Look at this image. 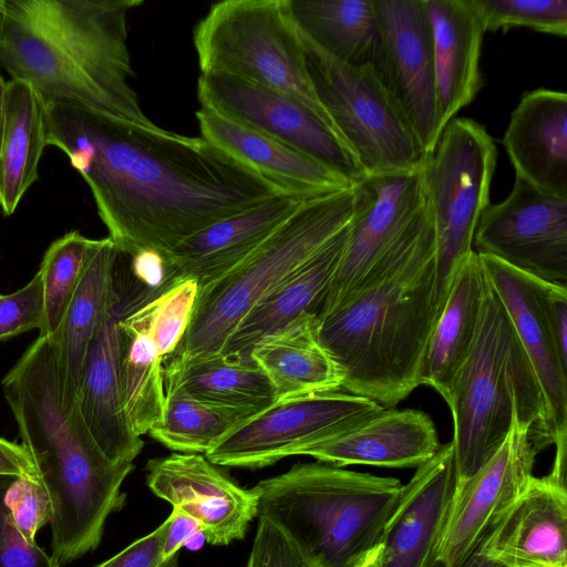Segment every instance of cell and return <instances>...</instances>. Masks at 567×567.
<instances>
[{"mask_svg": "<svg viewBox=\"0 0 567 567\" xmlns=\"http://www.w3.org/2000/svg\"><path fill=\"white\" fill-rule=\"evenodd\" d=\"M123 318L113 284L91 341L76 392L79 410L97 445L116 464H132L144 442L126 416L118 373L117 323Z\"/></svg>", "mask_w": 567, "mask_h": 567, "instance_id": "44dd1931", "label": "cell"}, {"mask_svg": "<svg viewBox=\"0 0 567 567\" xmlns=\"http://www.w3.org/2000/svg\"><path fill=\"white\" fill-rule=\"evenodd\" d=\"M193 43L200 74L227 75L286 94L333 128L312 87L288 0L214 3L195 25Z\"/></svg>", "mask_w": 567, "mask_h": 567, "instance_id": "ba28073f", "label": "cell"}, {"mask_svg": "<svg viewBox=\"0 0 567 567\" xmlns=\"http://www.w3.org/2000/svg\"><path fill=\"white\" fill-rule=\"evenodd\" d=\"M494 140L472 118L454 117L420 168L435 236L436 293L442 310L453 277L473 252L478 219L491 204Z\"/></svg>", "mask_w": 567, "mask_h": 567, "instance_id": "9c48e42d", "label": "cell"}, {"mask_svg": "<svg viewBox=\"0 0 567 567\" xmlns=\"http://www.w3.org/2000/svg\"><path fill=\"white\" fill-rule=\"evenodd\" d=\"M197 295V281L187 279L132 313L155 342L164 363L176 352L188 328Z\"/></svg>", "mask_w": 567, "mask_h": 567, "instance_id": "74e56055", "label": "cell"}, {"mask_svg": "<svg viewBox=\"0 0 567 567\" xmlns=\"http://www.w3.org/2000/svg\"><path fill=\"white\" fill-rule=\"evenodd\" d=\"M0 475L37 478L35 465L21 444L0 437Z\"/></svg>", "mask_w": 567, "mask_h": 567, "instance_id": "bcb514c9", "label": "cell"}, {"mask_svg": "<svg viewBox=\"0 0 567 567\" xmlns=\"http://www.w3.org/2000/svg\"><path fill=\"white\" fill-rule=\"evenodd\" d=\"M8 81L0 74V107L2 106Z\"/></svg>", "mask_w": 567, "mask_h": 567, "instance_id": "681fc988", "label": "cell"}, {"mask_svg": "<svg viewBox=\"0 0 567 567\" xmlns=\"http://www.w3.org/2000/svg\"><path fill=\"white\" fill-rule=\"evenodd\" d=\"M447 405L454 424L455 485L498 449L516 413L530 426L540 451L551 444L534 370L487 278L477 337Z\"/></svg>", "mask_w": 567, "mask_h": 567, "instance_id": "8992f818", "label": "cell"}, {"mask_svg": "<svg viewBox=\"0 0 567 567\" xmlns=\"http://www.w3.org/2000/svg\"><path fill=\"white\" fill-rule=\"evenodd\" d=\"M117 247L111 238L92 239L85 265L55 342L64 391L76 399L91 341L107 308Z\"/></svg>", "mask_w": 567, "mask_h": 567, "instance_id": "f546056e", "label": "cell"}, {"mask_svg": "<svg viewBox=\"0 0 567 567\" xmlns=\"http://www.w3.org/2000/svg\"><path fill=\"white\" fill-rule=\"evenodd\" d=\"M473 250L549 285L567 287V198L515 176L508 196L481 215Z\"/></svg>", "mask_w": 567, "mask_h": 567, "instance_id": "7c38bea8", "label": "cell"}, {"mask_svg": "<svg viewBox=\"0 0 567 567\" xmlns=\"http://www.w3.org/2000/svg\"><path fill=\"white\" fill-rule=\"evenodd\" d=\"M431 25L439 138L480 92L485 30L471 0H425Z\"/></svg>", "mask_w": 567, "mask_h": 567, "instance_id": "484cf974", "label": "cell"}, {"mask_svg": "<svg viewBox=\"0 0 567 567\" xmlns=\"http://www.w3.org/2000/svg\"><path fill=\"white\" fill-rule=\"evenodd\" d=\"M117 346L124 410L133 431L142 436L161 421L164 412V359L132 315L118 320Z\"/></svg>", "mask_w": 567, "mask_h": 567, "instance_id": "836d02e7", "label": "cell"}, {"mask_svg": "<svg viewBox=\"0 0 567 567\" xmlns=\"http://www.w3.org/2000/svg\"><path fill=\"white\" fill-rule=\"evenodd\" d=\"M456 484L453 443L416 467L388 519L378 567H431Z\"/></svg>", "mask_w": 567, "mask_h": 567, "instance_id": "ffe728a7", "label": "cell"}, {"mask_svg": "<svg viewBox=\"0 0 567 567\" xmlns=\"http://www.w3.org/2000/svg\"><path fill=\"white\" fill-rule=\"evenodd\" d=\"M2 126H3V118H2V106L0 107V144H1V137H2Z\"/></svg>", "mask_w": 567, "mask_h": 567, "instance_id": "816d5d0a", "label": "cell"}, {"mask_svg": "<svg viewBox=\"0 0 567 567\" xmlns=\"http://www.w3.org/2000/svg\"><path fill=\"white\" fill-rule=\"evenodd\" d=\"M486 31L525 27L567 35V0H471Z\"/></svg>", "mask_w": 567, "mask_h": 567, "instance_id": "f35d334b", "label": "cell"}, {"mask_svg": "<svg viewBox=\"0 0 567 567\" xmlns=\"http://www.w3.org/2000/svg\"><path fill=\"white\" fill-rule=\"evenodd\" d=\"M21 445L51 501L52 556L66 565L101 543L134 464L112 462L91 434L74 396L64 392L55 342L39 336L2 380Z\"/></svg>", "mask_w": 567, "mask_h": 567, "instance_id": "3957f363", "label": "cell"}, {"mask_svg": "<svg viewBox=\"0 0 567 567\" xmlns=\"http://www.w3.org/2000/svg\"><path fill=\"white\" fill-rule=\"evenodd\" d=\"M431 567H442L437 561H434ZM460 567H504L498 563L483 556L475 549Z\"/></svg>", "mask_w": 567, "mask_h": 567, "instance_id": "7dc6e473", "label": "cell"}, {"mask_svg": "<svg viewBox=\"0 0 567 567\" xmlns=\"http://www.w3.org/2000/svg\"><path fill=\"white\" fill-rule=\"evenodd\" d=\"M3 12H4V0H0V28L3 20Z\"/></svg>", "mask_w": 567, "mask_h": 567, "instance_id": "f907efd6", "label": "cell"}, {"mask_svg": "<svg viewBox=\"0 0 567 567\" xmlns=\"http://www.w3.org/2000/svg\"><path fill=\"white\" fill-rule=\"evenodd\" d=\"M250 359L272 384L276 403L342 390V371L319 341L315 313H305L260 340Z\"/></svg>", "mask_w": 567, "mask_h": 567, "instance_id": "f1b7e54d", "label": "cell"}, {"mask_svg": "<svg viewBox=\"0 0 567 567\" xmlns=\"http://www.w3.org/2000/svg\"><path fill=\"white\" fill-rule=\"evenodd\" d=\"M172 522L169 516L150 534L134 540L94 567H179L178 554L165 558L164 544Z\"/></svg>", "mask_w": 567, "mask_h": 567, "instance_id": "ee69618b", "label": "cell"}, {"mask_svg": "<svg viewBox=\"0 0 567 567\" xmlns=\"http://www.w3.org/2000/svg\"><path fill=\"white\" fill-rule=\"evenodd\" d=\"M440 312L435 236L424 203L357 286L318 317V338L342 371V390L386 409L405 400L420 385Z\"/></svg>", "mask_w": 567, "mask_h": 567, "instance_id": "7a4b0ae2", "label": "cell"}, {"mask_svg": "<svg viewBox=\"0 0 567 567\" xmlns=\"http://www.w3.org/2000/svg\"><path fill=\"white\" fill-rule=\"evenodd\" d=\"M476 549L504 567H567L566 477L533 476Z\"/></svg>", "mask_w": 567, "mask_h": 567, "instance_id": "d6986e66", "label": "cell"}, {"mask_svg": "<svg viewBox=\"0 0 567 567\" xmlns=\"http://www.w3.org/2000/svg\"><path fill=\"white\" fill-rule=\"evenodd\" d=\"M539 452L530 426L516 413L498 449L473 475L455 485L435 561L442 567H460L465 561L524 492Z\"/></svg>", "mask_w": 567, "mask_h": 567, "instance_id": "9a60e30c", "label": "cell"}, {"mask_svg": "<svg viewBox=\"0 0 567 567\" xmlns=\"http://www.w3.org/2000/svg\"><path fill=\"white\" fill-rule=\"evenodd\" d=\"M44 301L39 271L19 290L0 295V341L39 329L43 322Z\"/></svg>", "mask_w": 567, "mask_h": 567, "instance_id": "60d3db41", "label": "cell"}, {"mask_svg": "<svg viewBox=\"0 0 567 567\" xmlns=\"http://www.w3.org/2000/svg\"><path fill=\"white\" fill-rule=\"evenodd\" d=\"M204 454L172 453L148 460L146 484L155 496L195 519L205 540L225 546L245 537L257 499Z\"/></svg>", "mask_w": 567, "mask_h": 567, "instance_id": "2e32d148", "label": "cell"}, {"mask_svg": "<svg viewBox=\"0 0 567 567\" xmlns=\"http://www.w3.org/2000/svg\"><path fill=\"white\" fill-rule=\"evenodd\" d=\"M164 378L188 395L215 405L261 412L276 403L272 384L252 360L221 353L172 357L164 363Z\"/></svg>", "mask_w": 567, "mask_h": 567, "instance_id": "1f68e13d", "label": "cell"}, {"mask_svg": "<svg viewBox=\"0 0 567 567\" xmlns=\"http://www.w3.org/2000/svg\"><path fill=\"white\" fill-rule=\"evenodd\" d=\"M195 116L202 137L278 185L284 193L310 199L354 186L307 154L210 107L200 106Z\"/></svg>", "mask_w": 567, "mask_h": 567, "instance_id": "7402d4cb", "label": "cell"}, {"mask_svg": "<svg viewBox=\"0 0 567 567\" xmlns=\"http://www.w3.org/2000/svg\"><path fill=\"white\" fill-rule=\"evenodd\" d=\"M485 287V271L473 251L453 277L419 375V384L434 389L446 404L477 337Z\"/></svg>", "mask_w": 567, "mask_h": 567, "instance_id": "83f0119b", "label": "cell"}, {"mask_svg": "<svg viewBox=\"0 0 567 567\" xmlns=\"http://www.w3.org/2000/svg\"><path fill=\"white\" fill-rule=\"evenodd\" d=\"M179 282L169 254L154 248H141L132 254L118 249L112 284L123 317L146 307Z\"/></svg>", "mask_w": 567, "mask_h": 567, "instance_id": "8d00e7d4", "label": "cell"}, {"mask_svg": "<svg viewBox=\"0 0 567 567\" xmlns=\"http://www.w3.org/2000/svg\"><path fill=\"white\" fill-rule=\"evenodd\" d=\"M373 3L378 40L370 64L427 155L439 135L433 44L425 0Z\"/></svg>", "mask_w": 567, "mask_h": 567, "instance_id": "4fadbf2b", "label": "cell"}, {"mask_svg": "<svg viewBox=\"0 0 567 567\" xmlns=\"http://www.w3.org/2000/svg\"><path fill=\"white\" fill-rule=\"evenodd\" d=\"M4 504L20 535L31 544L37 543V533L50 523L52 515L50 497L39 477H14Z\"/></svg>", "mask_w": 567, "mask_h": 567, "instance_id": "ab89813d", "label": "cell"}, {"mask_svg": "<svg viewBox=\"0 0 567 567\" xmlns=\"http://www.w3.org/2000/svg\"><path fill=\"white\" fill-rule=\"evenodd\" d=\"M2 118L0 207L4 216H11L39 179V163L48 146L44 102L30 84L9 80Z\"/></svg>", "mask_w": 567, "mask_h": 567, "instance_id": "4dcf8cb0", "label": "cell"}, {"mask_svg": "<svg viewBox=\"0 0 567 567\" xmlns=\"http://www.w3.org/2000/svg\"><path fill=\"white\" fill-rule=\"evenodd\" d=\"M43 102L47 145L68 156L109 238L126 254H169L208 226L284 193L202 136Z\"/></svg>", "mask_w": 567, "mask_h": 567, "instance_id": "6da1fadb", "label": "cell"}, {"mask_svg": "<svg viewBox=\"0 0 567 567\" xmlns=\"http://www.w3.org/2000/svg\"><path fill=\"white\" fill-rule=\"evenodd\" d=\"M350 223L269 290L239 321L221 354L251 360L252 348L305 313L319 315L349 239Z\"/></svg>", "mask_w": 567, "mask_h": 567, "instance_id": "d4e9b609", "label": "cell"}, {"mask_svg": "<svg viewBox=\"0 0 567 567\" xmlns=\"http://www.w3.org/2000/svg\"><path fill=\"white\" fill-rule=\"evenodd\" d=\"M197 97L200 106L307 154L353 185L365 177L334 130L315 111L286 94L227 75L200 74Z\"/></svg>", "mask_w": 567, "mask_h": 567, "instance_id": "5bb4252c", "label": "cell"}, {"mask_svg": "<svg viewBox=\"0 0 567 567\" xmlns=\"http://www.w3.org/2000/svg\"><path fill=\"white\" fill-rule=\"evenodd\" d=\"M380 554V545L371 550L357 566L354 567H373L378 564Z\"/></svg>", "mask_w": 567, "mask_h": 567, "instance_id": "c3c4849f", "label": "cell"}, {"mask_svg": "<svg viewBox=\"0 0 567 567\" xmlns=\"http://www.w3.org/2000/svg\"><path fill=\"white\" fill-rule=\"evenodd\" d=\"M385 408L347 391L277 402L223 437L204 454L215 465L260 468L343 435Z\"/></svg>", "mask_w": 567, "mask_h": 567, "instance_id": "8fae6325", "label": "cell"}, {"mask_svg": "<svg viewBox=\"0 0 567 567\" xmlns=\"http://www.w3.org/2000/svg\"><path fill=\"white\" fill-rule=\"evenodd\" d=\"M532 364L546 411L551 444L567 435V359L556 344L548 317L549 284L488 256L478 255Z\"/></svg>", "mask_w": 567, "mask_h": 567, "instance_id": "ac0fdd59", "label": "cell"}, {"mask_svg": "<svg viewBox=\"0 0 567 567\" xmlns=\"http://www.w3.org/2000/svg\"><path fill=\"white\" fill-rule=\"evenodd\" d=\"M142 0H4L0 64L45 102L145 127L130 80L128 13Z\"/></svg>", "mask_w": 567, "mask_h": 567, "instance_id": "277c9868", "label": "cell"}, {"mask_svg": "<svg viewBox=\"0 0 567 567\" xmlns=\"http://www.w3.org/2000/svg\"><path fill=\"white\" fill-rule=\"evenodd\" d=\"M353 202V187L306 200L251 256L198 289L188 328L172 357L220 353L255 303L350 223Z\"/></svg>", "mask_w": 567, "mask_h": 567, "instance_id": "52a82bcc", "label": "cell"}, {"mask_svg": "<svg viewBox=\"0 0 567 567\" xmlns=\"http://www.w3.org/2000/svg\"><path fill=\"white\" fill-rule=\"evenodd\" d=\"M270 519L319 567H354L380 545L403 484L332 464L300 463L250 488Z\"/></svg>", "mask_w": 567, "mask_h": 567, "instance_id": "5b68a950", "label": "cell"}, {"mask_svg": "<svg viewBox=\"0 0 567 567\" xmlns=\"http://www.w3.org/2000/svg\"><path fill=\"white\" fill-rule=\"evenodd\" d=\"M14 476L0 475V567H60L37 543L27 542L16 528L4 504Z\"/></svg>", "mask_w": 567, "mask_h": 567, "instance_id": "7bdbcfd3", "label": "cell"}, {"mask_svg": "<svg viewBox=\"0 0 567 567\" xmlns=\"http://www.w3.org/2000/svg\"><path fill=\"white\" fill-rule=\"evenodd\" d=\"M300 37L317 99L365 176L420 171L425 155L372 65L342 63Z\"/></svg>", "mask_w": 567, "mask_h": 567, "instance_id": "30bf717a", "label": "cell"}, {"mask_svg": "<svg viewBox=\"0 0 567 567\" xmlns=\"http://www.w3.org/2000/svg\"><path fill=\"white\" fill-rule=\"evenodd\" d=\"M441 447L434 422L424 412L393 408L336 439L303 452L336 466L419 467Z\"/></svg>", "mask_w": 567, "mask_h": 567, "instance_id": "4316f807", "label": "cell"}, {"mask_svg": "<svg viewBox=\"0 0 567 567\" xmlns=\"http://www.w3.org/2000/svg\"><path fill=\"white\" fill-rule=\"evenodd\" d=\"M306 200L281 193L189 237L169 252L179 280L194 279L200 289L224 276L258 250Z\"/></svg>", "mask_w": 567, "mask_h": 567, "instance_id": "603a6c76", "label": "cell"}, {"mask_svg": "<svg viewBox=\"0 0 567 567\" xmlns=\"http://www.w3.org/2000/svg\"><path fill=\"white\" fill-rule=\"evenodd\" d=\"M246 567H319L270 519L258 516Z\"/></svg>", "mask_w": 567, "mask_h": 567, "instance_id": "b9f144b4", "label": "cell"}, {"mask_svg": "<svg viewBox=\"0 0 567 567\" xmlns=\"http://www.w3.org/2000/svg\"><path fill=\"white\" fill-rule=\"evenodd\" d=\"M353 194L347 247L318 317L357 286L424 204L420 171L365 176L353 186Z\"/></svg>", "mask_w": 567, "mask_h": 567, "instance_id": "e0dca14e", "label": "cell"}, {"mask_svg": "<svg viewBox=\"0 0 567 567\" xmlns=\"http://www.w3.org/2000/svg\"><path fill=\"white\" fill-rule=\"evenodd\" d=\"M171 516L172 522L164 544L165 558L178 554L183 547H189L192 540H198V536L203 535L198 523L177 508L172 507Z\"/></svg>", "mask_w": 567, "mask_h": 567, "instance_id": "f6af8a7d", "label": "cell"}, {"mask_svg": "<svg viewBox=\"0 0 567 567\" xmlns=\"http://www.w3.org/2000/svg\"><path fill=\"white\" fill-rule=\"evenodd\" d=\"M374 567H378V564Z\"/></svg>", "mask_w": 567, "mask_h": 567, "instance_id": "f5cc1de1", "label": "cell"}, {"mask_svg": "<svg viewBox=\"0 0 567 567\" xmlns=\"http://www.w3.org/2000/svg\"><path fill=\"white\" fill-rule=\"evenodd\" d=\"M503 145L518 176L537 189L567 198V94L525 92L512 112Z\"/></svg>", "mask_w": 567, "mask_h": 567, "instance_id": "cb8c5ba5", "label": "cell"}, {"mask_svg": "<svg viewBox=\"0 0 567 567\" xmlns=\"http://www.w3.org/2000/svg\"><path fill=\"white\" fill-rule=\"evenodd\" d=\"M92 239L78 230L54 240L42 258L39 274L42 279L44 313L39 336H54L82 275Z\"/></svg>", "mask_w": 567, "mask_h": 567, "instance_id": "d590c367", "label": "cell"}, {"mask_svg": "<svg viewBox=\"0 0 567 567\" xmlns=\"http://www.w3.org/2000/svg\"><path fill=\"white\" fill-rule=\"evenodd\" d=\"M164 412L148 434L176 453L206 454L223 437L259 413L199 401L168 378H164Z\"/></svg>", "mask_w": 567, "mask_h": 567, "instance_id": "e575fe53", "label": "cell"}, {"mask_svg": "<svg viewBox=\"0 0 567 567\" xmlns=\"http://www.w3.org/2000/svg\"><path fill=\"white\" fill-rule=\"evenodd\" d=\"M292 19L312 43L350 65L370 64L378 40L373 0H288Z\"/></svg>", "mask_w": 567, "mask_h": 567, "instance_id": "d6a6232c", "label": "cell"}]
</instances>
